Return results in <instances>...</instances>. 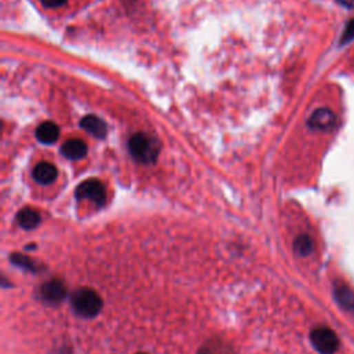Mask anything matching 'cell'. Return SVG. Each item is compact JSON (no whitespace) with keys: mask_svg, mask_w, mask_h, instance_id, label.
I'll list each match as a JSON object with an SVG mask.
<instances>
[{"mask_svg":"<svg viewBox=\"0 0 354 354\" xmlns=\"http://www.w3.org/2000/svg\"><path fill=\"white\" fill-rule=\"evenodd\" d=\"M129 151L136 160L141 163H154L159 154V144L156 138L145 133H136L129 140Z\"/></svg>","mask_w":354,"mask_h":354,"instance_id":"1","label":"cell"},{"mask_svg":"<svg viewBox=\"0 0 354 354\" xmlns=\"http://www.w3.org/2000/svg\"><path fill=\"white\" fill-rule=\"evenodd\" d=\"M71 303L75 311L82 317H94L103 307L100 295L90 288H81L74 292Z\"/></svg>","mask_w":354,"mask_h":354,"instance_id":"2","label":"cell"},{"mask_svg":"<svg viewBox=\"0 0 354 354\" xmlns=\"http://www.w3.org/2000/svg\"><path fill=\"white\" fill-rule=\"evenodd\" d=\"M314 348L321 354H333L337 350L339 340L335 332L326 326H317L310 333Z\"/></svg>","mask_w":354,"mask_h":354,"instance_id":"3","label":"cell"},{"mask_svg":"<svg viewBox=\"0 0 354 354\" xmlns=\"http://www.w3.org/2000/svg\"><path fill=\"white\" fill-rule=\"evenodd\" d=\"M78 200H89L94 202L97 207H103L107 200L105 187L101 182L96 179H90L83 182L75 191Z\"/></svg>","mask_w":354,"mask_h":354,"instance_id":"4","label":"cell"},{"mask_svg":"<svg viewBox=\"0 0 354 354\" xmlns=\"http://www.w3.org/2000/svg\"><path fill=\"white\" fill-rule=\"evenodd\" d=\"M337 123L336 115L328 108L315 110L307 121V126L317 132H331Z\"/></svg>","mask_w":354,"mask_h":354,"instance_id":"5","label":"cell"},{"mask_svg":"<svg viewBox=\"0 0 354 354\" xmlns=\"http://www.w3.org/2000/svg\"><path fill=\"white\" fill-rule=\"evenodd\" d=\"M41 299L45 300L46 303H60L64 300L67 291L65 287L61 281L59 280H52L49 282H45L41 289H39Z\"/></svg>","mask_w":354,"mask_h":354,"instance_id":"6","label":"cell"},{"mask_svg":"<svg viewBox=\"0 0 354 354\" xmlns=\"http://www.w3.org/2000/svg\"><path fill=\"white\" fill-rule=\"evenodd\" d=\"M57 169L49 162H41L34 169V179L41 185H50L56 180Z\"/></svg>","mask_w":354,"mask_h":354,"instance_id":"7","label":"cell"},{"mask_svg":"<svg viewBox=\"0 0 354 354\" xmlns=\"http://www.w3.org/2000/svg\"><path fill=\"white\" fill-rule=\"evenodd\" d=\"M61 152L64 156L70 159H74V160L82 159L87 154V145L85 141L79 138H71L63 144Z\"/></svg>","mask_w":354,"mask_h":354,"instance_id":"8","label":"cell"},{"mask_svg":"<svg viewBox=\"0 0 354 354\" xmlns=\"http://www.w3.org/2000/svg\"><path fill=\"white\" fill-rule=\"evenodd\" d=\"M81 126L97 138H104L107 136V125L103 119L96 115H87L81 121Z\"/></svg>","mask_w":354,"mask_h":354,"instance_id":"9","label":"cell"},{"mask_svg":"<svg viewBox=\"0 0 354 354\" xmlns=\"http://www.w3.org/2000/svg\"><path fill=\"white\" fill-rule=\"evenodd\" d=\"M60 137V129L53 122H43L37 129V138L45 144H53Z\"/></svg>","mask_w":354,"mask_h":354,"instance_id":"10","label":"cell"},{"mask_svg":"<svg viewBox=\"0 0 354 354\" xmlns=\"http://www.w3.org/2000/svg\"><path fill=\"white\" fill-rule=\"evenodd\" d=\"M333 295H335V299L342 309L348 310V311H354V292L350 288H347L346 285L339 284V285L335 287Z\"/></svg>","mask_w":354,"mask_h":354,"instance_id":"11","label":"cell"},{"mask_svg":"<svg viewBox=\"0 0 354 354\" xmlns=\"http://www.w3.org/2000/svg\"><path fill=\"white\" fill-rule=\"evenodd\" d=\"M17 223L25 230H34L41 223V215L34 209H23L17 214Z\"/></svg>","mask_w":354,"mask_h":354,"instance_id":"12","label":"cell"},{"mask_svg":"<svg viewBox=\"0 0 354 354\" xmlns=\"http://www.w3.org/2000/svg\"><path fill=\"white\" fill-rule=\"evenodd\" d=\"M293 249H295L296 255H299V256H307V255H310V253L313 252V249H314L313 240H311L309 236H306V234L299 236V237L295 240V242H293Z\"/></svg>","mask_w":354,"mask_h":354,"instance_id":"13","label":"cell"},{"mask_svg":"<svg viewBox=\"0 0 354 354\" xmlns=\"http://www.w3.org/2000/svg\"><path fill=\"white\" fill-rule=\"evenodd\" d=\"M10 260H12L16 266L23 267V269L30 270V271H34V273H38V271L42 269V266H38V263H37L34 259H31V258H28V256H25V255L14 253L13 256H10Z\"/></svg>","mask_w":354,"mask_h":354,"instance_id":"14","label":"cell"},{"mask_svg":"<svg viewBox=\"0 0 354 354\" xmlns=\"http://www.w3.org/2000/svg\"><path fill=\"white\" fill-rule=\"evenodd\" d=\"M354 39V19L350 20L346 27H344V31L342 34V38H340V45H346L348 42H351Z\"/></svg>","mask_w":354,"mask_h":354,"instance_id":"15","label":"cell"},{"mask_svg":"<svg viewBox=\"0 0 354 354\" xmlns=\"http://www.w3.org/2000/svg\"><path fill=\"white\" fill-rule=\"evenodd\" d=\"M42 5L46 6V8H50V9H54V8H60L63 6L67 0H41Z\"/></svg>","mask_w":354,"mask_h":354,"instance_id":"16","label":"cell"},{"mask_svg":"<svg viewBox=\"0 0 354 354\" xmlns=\"http://www.w3.org/2000/svg\"><path fill=\"white\" fill-rule=\"evenodd\" d=\"M336 2L346 9H354V0H336Z\"/></svg>","mask_w":354,"mask_h":354,"instance_id":"17","label":"cell"},{"mask_svg":"<svg viewBox=\"0 0 354 354\" xmlns=\"http://www.w3.org/2000/svg\"><path fill=\"white\" fill-rule=\"evenodd\" d=\"M137 354H144V353H137Z\"/></svg>","mask_w":354,"mask_h":354,"instance_id":"18","label":"cell"}]
</instances>
